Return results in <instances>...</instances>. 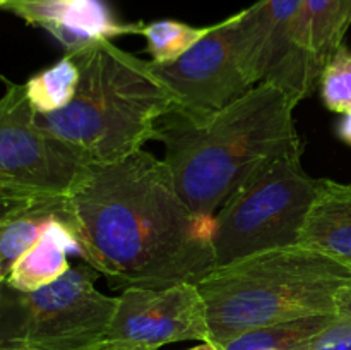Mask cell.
I'll use <instances>...</instances> for the list:
<instances>
[{
    "label": "cell",
    "mask_w": 351,
    "mask_h": 350,
    "mask_svg": "<svg viewBox=\"0 0 351 350\" xmlns=\"http://www.w3.org/2000/svg\"><path fill=\"white\" fill-rule=\"evenodd\" d=\"M69 250L79 253L77 240L64 223L53 220L48 223L40 240L14 263L9 275L0 281L21 292L40 290L71 270Z\"/></svg>",
    "instance_id": "15"
},
{
    "label": "cell",
    "mask_w": 351,
    "mask_h": 350,
    "mask_svg": "<svg viewBox=\"0 0 351 350\" xmlns=\"http://www.w3.org/2000/svg\"><path fill=\"white\" fill-rule=\"evenodd\" d=\"M240 12L216 23L211 33L170 64L151 60L154 74L173 96L178 115L204 117L245 95L250 88L239 58Z\"/></svg>",
    "instance_id": "8"
},
{
    "label": "cell",
    "mask_w": 351,
    "mask_h": 350,
    "mask_svg": "<svg viewBox=\"0 0 351 350\" xmlns=\"http://www.w3.org/2000/svg\"><path fill=\"white\" fill-rule=\"evenodd\" d=\"M71 55L81 79L72 102L36 122L81 151L93 167L129 158L153 139L160 120L173 110V96L143 60L99 40Z\"/></svg>",
    "instance_id": "3"
},
{
    "label": "cell",
    "mask_w": 351,
    "mask_h": 350,
    "mask_svg": "<svg viewBox=\"0 0 351 350\" xmlns=\"http://www.w3.org/2000/svg\"><path fill=\"white\" fill-rule=\"evenodd\" d=\"M321 98L326 108L336 113L351 110V50L343 45L331 57L319 78Z\"/></svg>",
    "instance_id": "19"
},
{
    "label": "cell",
    "mask_w": 351,
    "mask_h": 350,
    "mask_svg": "<svg viewBox=\"0 0 351 350\" xmlns=\"http://www.w3.org/2000/svg\"><path fill=\"white\" fill-rule=\"evenodd\" d=\"M187 350H218V347H216L215 343H211V342H202L201 345L192 347V349H187Z\"/></svg>",
    "instance_id": "23"
},
{
    "label": "cell",
    "mask_w": 351,
    "mask_h": 350,
    "mask_svg": "<svg viewBox=\"0 0 351 350\" xmlns=\"http://www.w3.org/2000/svg\"><path fill=\"white\" fill-rule=\"evenodd\" d=\"M351 26V0H304L291 34L290 54L267 81L295 103L312 95L322 71L343 47Z\"/></svg>",
    "instance_id": "10"
},
{
    "label": "cell",
    "mask_w": 351,
    "mask_h": 350,
    "mask_svg": "<svg viewBox=\"0 0 351 350\" xmlns=\"http://www.w3.org/2000/svg\"><path fill=\"white\" fill-rule=\"evenodd\" d=\"M209 342L308 316L338 314L351 288V268L302 244L218 266L197 283Z\"/></svg>",
    "instance_id": "4"
},
{
    "label": "cell",
    "mask_w": 351,
    "mask_h": 350,
    "mask_svg": "<svg viewBox=\"0 0 351 350\" xmlns=\"http://www.w3.org/2000/svg\"><path fill=\"white\" fill-rule=\"evenodd\" d=\"M297 350H351V314L338 312L324 329Z\"/></svg>",
    "instance_id": "20"
},
{
    "label": "cell",
    "mask_w": 351,
    "mask_h": 350,
    "mask_svg": "<svg viewBox=\"0 0 351 350\" xmlns=\"http://www.w3.org/2000/svg\"><path fill=\"white\" fill-rule=\"evenodd\" d=\"M211 26H191L173 19L153 21L143 26V36L146 38L147 51L156 64H170L182 55L187 54L195 43L208 36L213 31Z\"/></svg>",
    "instance_id": "18"
},
{
    "label": "cell",
    "mask_w": 351,
    "mask_h": 350,
    "mask_svg": "<svg viewBox=\"0 0 351 350\" xmlns=\"http://www.w3.org/2000/svg\"><path fill=\"white\" fill-rule=\"evenodd\" d=\"M0 350H43V349H38V347H29V345H17V347H0Z\"/></svg>",
    "instance_id": "24"
},
{
    "label": "cell",
    "mask_w": 351,
    "mask_h": 350,
    "mask_svg": "<svg viewBox=\"0 0 351 350\" xmlns=\"http://www.w3.org/2000/svg\"><path fill=\"white\" fill-rule=\"evenodd\" d=\"M81 71L71 55L65 54L57 64L38 72L24 82L27 100L38 115L65 108L77 91Z\"/></svg>",
    "instance_id": "17"
},
{
    "label": "cell",
    "mask_w": 351,
    "mask_h": 350,
    "mask_svg": "<svg viewBox=\"0 0 351 350\" xmlns=\"http://www.w3.org/2000/svg\"><path fill=\"white\" fill-rule=\"evenodd\" d=\"M53 220H58L71 232H74L71 198L2 206V216H0V280H3L12 270L14 263L40 240L47 225Z\"/></svg>",
    "instance_id": "14"
},
{
    "label": "cell",
    "mask_w": 351,
    "mask_h": 350,
    "mask_svg": "<svg viewBox=\"0 0 351 350\" xmlns=\"http://www.w3.org/2000/svg\"><path fill=\"white\" fill-rule=\"evenodd\" d=\"M98 350H105V349H103V347H101V349H98Z\"/></svg>",
    "instance_id": "26"
},
{
    "label": "cell",
    "mask_w": 351,
    "mask_h": 350,
    "mask_svg": "<svg viewBox=\"0 0 351 350\" xmlns=\"http://www.w3.org/2000/svg\"><path fill=\"white\" fill-rule=\"evenodd\" d=\"M300 244L351 268V182L319 178Z\"/></svg>",
    "instance_id": "13"
},
{
    "label": "cell",
    "mask_w": 351,
    "mask_h": 350,
    "mask_svg": "<svg viewBox=\"0 0 351 350\" xmlns=\"http://www.w3.org/2000/svg\"><path fill=\"white\" fill-rule=\"evenodd\" d=\"M304 0H257L240 10L239 58L250 86L267 81L290 54L291 34Z\"/></svg>",
    "instance_id": "12"
},
{
    "label": "cell",
    "mask_w": 351,
    "mask_h": 350,
    "mask_svg": "<svg viewBox=\"0 0 351 350\" xmlns=\"http://www.w3.org/2000/svg\"><path fill=\"white\" fill-rule=\"evenodd\" d=\"M106 350V349H105ZM129 350H154V349H129Z\"/></svg>",
    "instance_id": "25"
},
{
    "label": "cell",
    "mask_w": 351,
    "mask_h": 350,
    "mask_svg": "<svg viewBox=\"0 0 351 350\" xmlns=\"http://www.w3.org/2000/svg\"><path fill=\"white\" fill-rule=\"evenodd\" d=\"M209 342L208 312L195 283L122 292L103 349H154L167 343Z\"/></svg>",
    "instance_id": "9"
},
{
    "label": "cell",
    "mask_w": 351,
    "mask_h": 350,
    "mask_svg": "<svg viewBox=\"0 0 351 350\" xmlns=\"http://www.w3.org/2000/svg\"><path fill=\"white\" fill-rule=\"evenodd\" d=\"M336 130H338L339 139L345 141L346 144H350L351 146V110L350 112L343 113V117H341V120L338 122Z\"/></svg>",
    "instance_id": "21"
},
{
    "label": "cell",
    "mask_w": 351,
    "mask_h": 350,
    "mask_svg": "<svg viewBox=\"0 0 351 350\" xmlns=\"http://www.w3.org/2000/svg\"><path fill=\"white\" fill-rule=\"evenodd\" d=\"M339 312H346V314H351V288L341 295V307H339Z\"/></svg>",
    "instance_id": "22"
},
{
    "label": "cell",
    "mask_w": 351,
    "mask_h": 350,
    "mask_svg": "<svg viewBox=\"0 0 351 350\" xmlns=\"http://www.w3.org/2000/svg\"><path fill=\"white\" fill-rule=\"evenodd\" d=\"M81 151L36 122L24 84L3 78L0 100V202L69 199L93 174Z\"/></svg>",
    "instance_id": "7"
},
{
    "label": "cell",
    "mask_w": 351,
    "mask_h": 350,
    "mask_svg": "<svg viewBox=\"0 0 351 350\" xmlns=\"http://www.w3.org/2000/svg\"><path fill=\"white\" fill-rule=\"evenodd\" d=\"M319 189V178L288 154L237 189L215 215L216 268L264 250L300 244L302 230Z\"/></svg>",
    "instance_id": "6"
},
{
    "label": "cell",
    "mask_w": 351,
    "mask_h": 350,
    "mask_svg": "<svg viewBox=\"0 0 351 350\" xmlns=\"http://www.w3.org/2000/svg\"><path fill=\"white\" fill-rule=\"evenodd\" d=\"M99 271L89 263L34 292L0 281V347L43 350H98L119 307V297L96 288Z\"/></svg>",
    "instance_id": "5"
},
{
    "label": "cell",
    "mask_w": 351,
    "mask_h": 350,
    "mask_svg": "<svg viewBox=\"0 0 351 350\" xmlns=\"http://www.w3.org/2000/svg\"><path fill=\"white\" fill-rule=\"evenodd\" d=\"M0 7L50 33L65 54L99 40L143 33V24L120 23L105 0H0Z\"/></svg>",
    "instance_id": "11"
},
{
    "label": "cell",
    "mask_w": 351,
    "mask_h": 350,
    "mask_svg": "<svg viewBox=\"0 0 351 350\" xmlns=\"http://www.w3.org/2000/svg\"><path fill=\"white\" fill-rule=\"evenodd\" d=\"M71 208L79 256L113 290L197 285L216 268L215 218L197 215L165 160L147 151L96 167Z\"/></svg>",
    "instance_id": "1"
},
{
    "label": "cell",
    "mask_w": 351,
    "mask_h": 350,
    "mask_svg": "<svg viewBox=\"0 0 351 350\" xmlns=\"http://www.w3.org/2000/svg\"><path fill=\"white\" fill-rule=\"evenodd\" d=\"M281 86L263 81L204 117L167 113L153 139L167 148L177 191L197 215L215 218L249 178L288 154H302L293 110Z\"/></svg>",
    "instance_id": "2"
},
{
    "label": "cell",
    "mask_w": 351,
    "mask_h": 350,
    "mask_svg": "<svg viewBox=\"0 0 351 350\" xmlns=\"http://www.w3.org/2000/svg\"><path fill=\"white\" fill-rule=\"evenodd\" d=\"M335 316H308V318L250 329L216 347L218 350H297L302 343L324 329Z\"/></svg>",
    "instance_id": "16"
}]
</instances>
